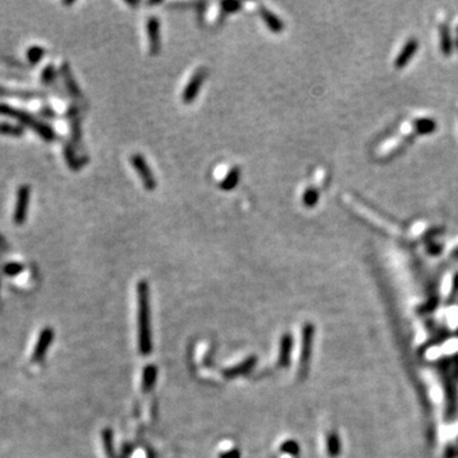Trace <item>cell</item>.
Here are the masks:
<instances>
[{
	"mask_svg": "<svg viewBox=\"0 0 458 458\" xmlns=\"http://www.w3.org/2000/svg\"><path fill=\"white\" fill-rule=\"evenodd\" d=\"M293 346V340L289 334L283 335L282 341H280V351H279V365L286 367L289 364L290 359V351Z\"/></svg>",
	"mask_w": 458,
	"mask_h": 458,
	"instance_id": "cell-3",
	"label": "cell"
},
{
	"mask_svg": "<svg viewBox=\"0 0 458 458\" xmlns=\"http://www.w3.org/2000/svg\"><path fill=\"white\" fill-rule=\"evenodd\" d=\"M103 437H105V447H106V452H107L108 456L113 454L112 451V438H111V431L110 430H106L103 433Z\"/></svg>",
	"mask_w": 458,
	"mask_h": 458,
	"instance_id": "cell-10",
	"label": "cell"
},
{
	"mask_svg": "<svg viewBox=\"0 0 458 458\" xmlns=\"http://www.w3.org/2000/svg\"><path fill=\"white\" fill-rule=\"evenodd\" d=\"M255 363H256V358L251 356V358L247 359L246 361H242L241 364H238V365L234 367V368H231V369H228V371H225V374H227L229 378H231V377L238 376V374L247 373V372H248L249 369L254 367Z\"/></svg>",
	"mask_w": 458,
	"mask_h": 458,
	"instance_id": "cell-6",
	"label": "cell"
},
{
	"mask_svg": "<svg viewBox=\"0 0 458 458\" xmlns=\"http://www.w3.org/2000/svg\"><path fill=\"white\" fill-rule=\"evenodd\" d=\"M157 377V368L154 365H148V368L144 371V377H143V390L149 391L155 382Z\"/></svg>",
	"mask_w": 458,
	"mask_h": 458,
	"instance_id": "cell-7",
	"label": "cell"
},
{
	"mask_svg": "<svg viewBox=\"0 0 458 458\" xmlns=\"http://www.w3.org/2000/svg\"><path fill=\"white\" fill-rule=\"evenodd\" d=\"M454 255H456V257H458V249H457L456 252H454Z\"/></svg>",
	"mask_w": 458,
	"mask_h": 458,
	"instance_id": "cell-13",
	"label": "cell"
},
{
	"mask_svg": "<svg viewBox=\"0 0 458 458\" xmlns=\"http://www.w3.org/2000/svg\"><path fill=\"white\" fill-rule=\"evenodd\" d=\"M416 49H418V42H416L415 40L408 41V42L405 45V48L402 49V51L400 53V55L396 59V61H395V65H396L397 67L405 66V65L410 61L411 57L414 56Z\"/></svg>",
	"mask_w": 458,
	"mask_h": 458,
	"instance_id": "cell-4",
	"label": "cell"
},
{
	"mask_svg": "<svg viewBox=\"0 0 458 458\" xmlns=\"http://www.w3.org/2000/svg\"><path fill=\"white\" fill-rule=\"evenodd\" d=\"M51 340H53V331H50V330H45V331L41 334L40 340H38L37 345H36L35 353H33V359H35V360H40V359H42L43 354H45L46 349H48L49 342H50Z\"/></svg>",
	"mask_w": 458,
	"mask_h": 458,
	"instance_id": "cell-5",
	"label": "cell"
},
{
	"mask_svg": "<svg viewBox=\"0 0 458 458\" xmlns=\"http://www.w3.org/2000/svg\"><path fill=\"white\" fill-rule=\"evenodd\" d=\"M415 127L420 134H430V132L436 129V124H434L433 120L421 119L419 120V121H416Z\"/></svg>",
	"mask_w": 458,
	"mask_h": 458,
	"instance_id": "cell-8",
	"label": "cell"
},
{
	"mask_svg": "<svg viewBox=\"0 0 458 458\" xmlns=\"http://www.w3.org/2000/svg\"><path fill=\"white\" fill-rule=\"evenodd\" d=\"M313 326L311 324L304 325L303 329V349H302V356H301V369H299V374L301 377H303L307 373V368H308L309 358H311V345H312V339H313Z\"/></svg>",
	"mask_w": 458,
	"mask_h": 458,
	"instance_id": "cell-2",
	"label": "cell"
},
{
	"mask_svg": "<svg viewBox=\"0 0 458 458\" xmlns=\"http://www.w3.org/2000/svg\"><path fill=\"white\" fill-rule=\"evenodd\" d=\"M283 451L286 452V453H290V454H295L298 452V446H296L295 442L293 441H289L286 443L283 444Z\"/></svg>",
	"mask_w": 458,
	"mask_h": 458,
	"instance_id": "cell-11",
	"label": "cell"
},
{
	"mask_svg": "<svg viewBox=\"0 0 458 458\" xmlns=\"http://www.w3.org/2000/svg\"><path fill=\"white\" fill-rule=\"evenodd\" d=\"M220 458H239V452L237 449H231L229 452L220 454Z\"/></svg>",
	"mask_w": 458,
	"mask_h": 458,
	"instance_id": "cell-12",
	"label": "cell"
},
{
	"mask_svg": "<svg viewBox=\"0 0 458 458\" xmlns=\"http://www.w3.org/2000/svg\"><path fill=\"white\" fill-rule=\"evenodd\" d=\"M138 326H139V349L140 353L147 355L152 351V336H150L149 302H148V286L145 282H140L138 286Z\"/></svg>",
	"mask_w": 458,
	"mask_h": 458,
	"instance_id": "cell-1",
	"label": "cell"
},
{
	"mask_svg": "<svg viewBox=\"0 0 458 458\" xmlns=\"http://www.w3.org/2000/svg\"><path fill=\"white\" fill-rule=\"evenodd\" d=\"M327 447H329V454L335 457L340 453V441L337 434L331 433L327 439Z\"/></svg>",
	"mask_w": 458,
	"mask_h": 458,
	"instance_id": "cell-9",
	"label": "cell"
}]
</instances>
